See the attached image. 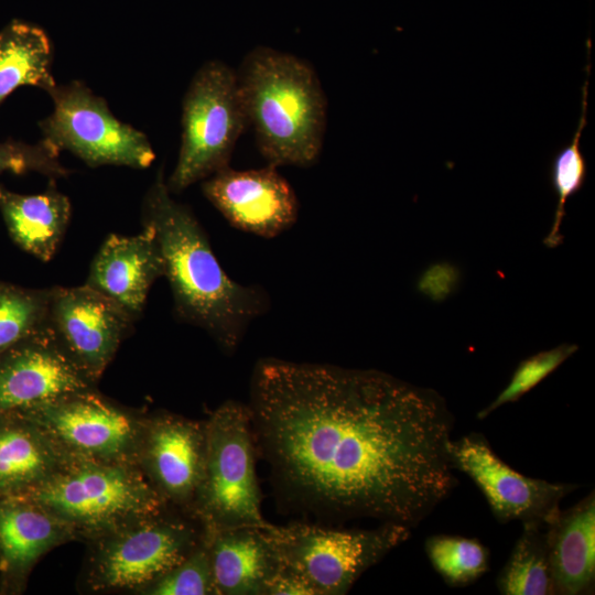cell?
<instances>
[{
    "mask_svg": "<svg viewBox=\"0 0 595 595\" xmlns=\"http://www.w3.org/2000/svg\"><path fill=\"white\" fill-rule=\"evenodd\" d=\"M257 450L291 504L412 529L455 478L444 400L374 369L260 359L250 403Z\"/></svg>",
    "mask_w": 595,
    "mask_h": 595,
    "instance_id": "1",
    "label": "cell"
},
{
    "mask_svg": "<svg viewBox=\"0 0 595 595\" xmlns=\"http://www.w3.org/2000/svg\"><path fill=\"white\" fill-rule=\"evenodd\" d=\"M141 218L159 241L175 315L234 354L248 326L268 311L267 292L226 274L192 209L172 197L162 167L144 195Z\"/></svg>",
    "mask_w": 595,
    "mask_h": 595,
    "instance_id": "2",
    "label": "cell"
},
{
    "mask_svg": "<svg viewBox=\"0 0 595 595\" xmlns=\"http://www.w3.org/2000/svg\"><path fill=\"white\" fill-rule=\"evenodd\" d=\"M258 149L268 164L309 167L320 158L327 102L313 67L272 47H255L237 71Z\"/></svg>",
    "mask_w": 595,
    "mask_h": 595,
    "instance_id": "3",
    "label": "cell"
},
{
    "mask_svg": "<svg viewBox=\"0 0 595 595\" xmlns=\"http://www.w3.org/2000/svg\"><path fill=\"white\" fill-rule=\"evenodd\" d=\"M23 497L67 523L87 542L170 506L138 464L68 457Z\"/></svg>",
    "mask_w": 595,
    "mask_h": 595,
    "instance_id": "4",
    "label": "cell"
},
{
    "mask_svg": "<svg viewBox=\"0 0 595 595\" xmlns=\"http://www.w3.org/2000/svg\"><path fill=\"white\" fill-rule=\"evenodd\" d=\"M206 421L204 474L192 517L203 530L266 528L256 473V441L248 405L228 400Z\"/></svg>",
    "mask_w": 595,
    "mask_h": 595,
    "instance_id": "5",
    "label": "cell"
},
{
    "mask_svg": "<svg viewBox=\"0 0 595 595\" xmlns=\"http://www.w3.org/2000/svg\"><path fill=\"white\" fill-rule=\"evenodd\" d=\"M192 517L166 508L88 541L83 581L91 592H134L178 564L202 540Z\"/></svg>",
    "mask_w": 595,
    "mask_h": 595,
    "instance_id": "6",
    "label": "cell"
},
{
    "mask_svg": "<svg viewBox=\"0 0 595 595\" xmlns=\"http://www.w3.org/2000/svg\"><path fill=\"white\" fill-rule=\"evenodd\" d=\"M177 161L166 185L178 194L229 166L248 125L237 71L218 60L194 74L182 101Z\"/></svg>",
    "mask_w": 595,
    "mask_h": 595,
    "instance_id": "7",
    "label": "cell"
},
{
    "mask_svg": "<svg viewBox=\"0 0 595 595\" xmlns=\"http://www.w3.org/2000/svg\"><path fill=\"white\" fill-rule=\"evenodd\" d=\"M282 566L315 595L346 594L360 575L410 537V528L382 522L375 529H334L306 523L267 528Z\"/></svg>",
    "mask_w": 595,
    "mask_h": 595,
    "instance_id": "8",
    "label": "cell"
},
{
    "mask_svg": "<svg viewBox=\"0 0 595 595\" xmlns=\"http://www.w3.org/2000/svg\"><path fill=\"white\" fill-rule=\"evenodd\" d=\"M53 111L39 122L42 140L66 150L90 167H149L155 153L148 136L119 120L107 101L85 83L56 85L50 93Z\"/></svg>",
    "mask_w": 595,
    "mask_h": 595,
    "instance_id": "9",
    "label": "cell"
},
{
    "mask_svg": "<svg viewBox=\"0 0 595 595\" xmlns=\"http://www.w3.org/2000/svg\"><path fill=\"white\" fill-rule=\"evenodd\" d=\"M68 457L137 464L147 412L120 405L96 388L22 412Z\"/></svg>",
    "mask_w": 595,
    "mask_h": 595,
    "instance_id": "10",
    "label": "cell"
},
{
    "mask_svg": "<svg viewBox=\"0 0 595 595\" xmlns=\"http://www.w3.org/2000/svg\"><path fill=\"white\" fill-rule=\"evenodd\" d=\"M136 318L86 285L53 286L48 326L60 344L95 383L113 359Z\"/></svg>",
    "mask_w": 595,
    "mask_h": 595,
    "instance_id": "11",
    "label": "cell"
},
{
    "mask_svg": "<svg viewBox=\"0 0 595 595\" xmlns=\"http://www.w3.org/2000/svg\"><path fill=\"white\" fill-rule=\"evenodd\" d=\"M205 455V420L166 411L147 413L137 464L165 502L190 517L203 478Z\"/></svg>",
    "mask_w": 595,
    "mask_h": 595,
    "instance_id": "12",
    "label": "cell"
},
{
    "mask_svg": "<svg viewBox=\"0 0 595 595\" xmlns=\"http://www.w3.org/2000/svg\"><path fill=\"white\" fill-rule=\"evenodd\" d=\"M453 468L469 476L480 488L500 521L521 520L548 524L560 512V500L575 487L524 476L507 465L485 437L469 434L451 440Z\"/></svg>",
    "mask_w": 595,
    "mask_h": 595,
    "instance_id": "13",
    "label": "cell"
},
{
    "mask_svg": "<svg viewBox=\"0 0 595 595\" xmlns=\"http://www.w3.org/2000/svg\"><path fill=\"white\" fill-rule=\"evenodd\" d=\"M96 388L50 326L0 354V415L22 413Z\"/></svg>",
    "mask_w": 595,
    "mask_h": 595,
    "instance_id": "14",
    "label": "cell"
},
{
    "mask_svg": "<svg viewBox=\"0 0 595 595\" xmlns=\"http://www.w3.org/2000/svg\"><path fill=\"white\" fill-rule=\"evenodd\" d=\"M202 192L235 228L262 238L290 229L299 201L277 166L237 171L229 166L202 181Z\"/></svg>",
    "mask_w": 595,
    "mask_h": 595,
    "instance_id": "15",
    "label": "cell"
},
{
    "mask_svg": "<svg viewBox=\"0 0 595 595\" xmlns=\"http://www.w3.org/2000/svg\"><path fill=\"white\" fill-rule=\"evenodd\" d=\"M164 277V261L154 230L142 225L133 236L109 235L95 256L86 285L106 295L133 318L145 305L152 284Z\"/></svg>",
    "mask_w": 595,
    "mask_h": 595,
    "instance_id": "16",
    "label": "cell"
},
{
    "mask_svg": "<svg viewBox=\"0 0 595 595\" xmlns=\"http://www.w3.org/2000/svg\"><path fill=\"white\" fill-rule=\"evenodd\" d=\"M268 527L203 530L217 595L264 594L281 566Z\"/></svg>",
    "mask_w": 595,
    "mask_h": 595,
    "instance_id": "17",
    "label": "cell"
},
{
    "mask_svg": "<svg viewBox=\"0 0 595 595\" xmlns=\"http://www.w3.org/2000/svg\"><path fill=\"white\" fill-rule=\"evenodd\" d=\"M73 540V529L41 505L23 496L0 498V573L11 585L21 586L45 553Z\"/></svg>",
    "mask_w": 595,
    "mask_h": 595,
    "instance_id": "18",
    "label": "cell"
},
{
    "mask_svg": "<svg viewBox=\"0 0 595 595\" xmlns=\"http://www.w3.org/2000/svg\"><path fill=\"white\" fill-rule=\"evenodd\" d=\"M65 458L48 435L26 415H0V498L31 491Z\"/></svg>",
    "mask_w": 595,
    "mask_h": 595,
    "instance_id": "19",
    "label": "cell"
},
{
    "mask_svg": "<svg viewBox=\"0 0 595 595\" xmlns=\"http://www.w3.org/2000/svg\"><path fill=\"white\" fill-rule=\"evenodd\" d=\"M549 561L555 592L588 589L595 575V500L587 496L547 524Z\"/></svg>",
    "mask_w": 595,
    "mask_h": 595,
    "instance_id": "20",
    "label": "cell"
},
{
    "mask_svg": "<svg viewBox=\"0 0 595 595\" xmlns=\"http://www.w3.org/2000/svg\"><path fill=\"white\" fill-rule=\"evenodd\" d=\"M40 194H18L0 185V213L14 242L46 262L55 255L71 218V203L54 178Z\"/></svg>",
    "mask_w": 595,
    "mask_h": 595,
    "instance_id": "21",
    "label": "cell"
},
{
    "mask_svg": "<svg viewBox=\"0 0 595 595\" xmlns=\"http://www.w3.org/2000/svg\"><path fill=\"white\" fill-rule=\"evenodd\" d=\"M53 57L52 42L40 26L14 20L0 30V104L21 86L48 94L57 85Z\"/></svg>",
    "mask_w": 595,
    "mask_h": 595,
    "instance_id": "22",
    "label": "cell"
},
{
    "mask_svg": "<svg viewBox=\"0 0 595 595\" xmlns=\"http://www.w3.org/2000/svg\"><path fill=\"white\" fill-rule=\"evenodd\" d=\"M545 523L523 522V531L504 567L499 591L505 595L555 593L548 551ZM547 529V527H545Z\"/></svg>",
    "mask_w": 595,
    "mask_h": 595,
    "instance_id": "23",
    "label": "cell"
},
{
    "mask_svg": "<svg viewBox=\"0 0 595 595\" xmlns=\"http://www.w3.org/2000/svg\"><path fill=\"white\" fill-rule=\"evenodd\" d=\"M51 295L0 281V354L48 327Z\"/></svg>",
    "mask_w": 595,
    "mask_h": 595,
    "instance_id": "24",
    "label": "cell"
},
{
    "mask_svg": "<svg viewBox=\"0 0 595 595\" xmlns=\"http://www.w3.org/2000/svg\"><path fill=\"white\" fill-rule=\"evenodd\" d=\"M587 77L583 86L582 112L574 137L565 147L555 153L551 162V183L558 198V204L553 224L544 239V245L549 248L556 247L562 242L563 237L560 228L565 216V203L583 187L586 180L587 165L580 149V139L586 126Z\"/></svg>",
    "mask_w": 595,
    "mask_h": 595,
    "instance_id": "25",
    "label": "cell"
},
{
    "mask_svg": "<svg viewBox=\"0 0 595 595\" xmlns=\"http://www.w3.org/2000/svg\"><path fill=\"white\" fill-rule=\"evenodd\" d=\"M425 549L434 569L451 585L468 584L488 570V552L475 539L434 536Z\"/></svg>",
    "mask_w": 595,
    "mask_h": 595,
    "instance_id": "26",
    "label": "cell"
},
{
    "mask_svg": "<svg viewBox=\"0 0 595 595\" xmlns=\"http://www.w3.org/2000/svg\"><path fill=\"white\" fill-rule=\"evenodd\" d=\"M144 595H217L209 553L201 542L174 567L144 588Z\"/></svg>",
    "mask_w": 595,
    "mask_h": 595,
    "instance_id": "27",
    "label": "cell"
},
{
    "mask_svg": "<svg viewBox=\"0 0 595 595\" xmlns=\"http://www.w3.org/2000/svg\"><path fill=\"white\" fill-rule=\"evenodd\" d=\"M576 349L577 346L574 344H562L522 360L506 388L489 405L477 413V418L484 419L497 408L518 400L554 371Z\"/></svg>",
    "mask_w": 595,
    "mask_h": 595,
    "instance_id": "28",
    "label": "cell"
},
{
    "mask_svg": "<svg viewBox=\"0 0 595 595\" xmlns=\"http://www.w3.org/2000/svg\"><path fill=\"white\" fill-rule=\"evenodd\" d=\"M60 153L44 140L30 144L8 139L0 142V174L37 172L54 180L65 177L69 170L60 161Z\"/></svg>",
    "mask_w": 595,
    "mask_h": 595,
    "instance_id": "29",
    "label": "cell"
},
{
    "mask_svg": "<svg viewBox=\"0 0 595 595\" xmlns=\"http://www.w3.org/2000/svg\"><path fill=\"white\" fill-rule=\"evenodd\" d=\"M458 280L453 266L441 263L431 266L421 277L419 289L433 300H442L451 293Z\"/></svg>",
    "mask_w": 595,
    "mask_h": 595,
    "instance_id": "30",
    "label": "cell"
},
{
    "mask_svg": "<svg viewBox=\"0 0 595 595\" xmlns=\"http://www.w3.org/2000/svg\"><path fill=\"white\" fill-rule=\"evenodd\" d=\"M263 595H315V593L301 576L281 565L269 581Z\"/></svg>",
    "mask_w": 595,
    "mask_h": 595,
    "instance_id": "31",
    "label": "cell"
}]
</instances>
